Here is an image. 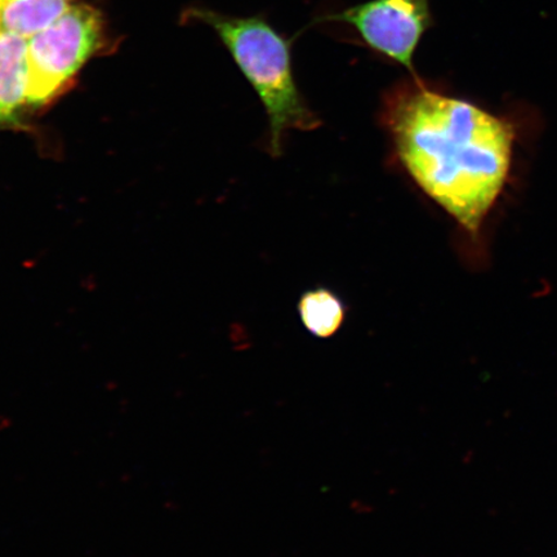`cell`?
<instances>
[{
	"label": "cell",
	"mask_w": 557,
	"mask_h": 557,
	"mask_svg": "<svg viewBox=\"0 0 557 557\" xmlns=\"http://www.w3.org/2000/svg\"><path fill=\"white\" fill-rule=\"evenodd\" d=\"M381 117L404 170L476 235L511 169V125L413 76L383 96Z\"/></svg>",
	"instance_id": "6da1fadb"
},
{
	"label": "cell",
	"mask_w": 557,
	"mask_h": 557,
	"mask_svg": "<svg viewBox=\"0 0 557 557\" xmlns=\"http://www.w3.org/2000/svg\"><path fill=\"white\" fill-rule=\"evenodd\" d=\"M186 15L187 20L212 27L259 95L269 116L271 156H282L285 132H309L322 125L297 88L292 69V41L267 18L226 16L207 9H194Z\"/></svg>",
	"instance_id": "7a4b0ae2"
},
{
	"label": "cell",
	"mask_w": 557,
	"mask_h": 557,
	"mask_svg": "<svg viewBox=\"0 0 557 557\" xmlns=\"http://www.w3.org/2000/svg\"><path fill=\"white\" fill-rule=\"evenodd\" d=\"M107 20L94 5L75 3L64 16L27 41L32 114L50 108L73 87L96 55L109 50Z\"/></svg>",
	"instance_id": "3957f363"
},
{
	"label": "cell",
	"mask_w": 557,
	"mask_h": 557,
	"mask_svg": "<svg viewBox=\"0 0 557 557\" xmlns=\"http://www.w3.org/2000/svg\"><path fill=\"white\" fill-rule=\"evenodd\" d=\"M324 20L352 27L373 52L420 78L413 60L424 33L434 24L429 0H371Z\"/></svg>",
	"instance_id": "277c9868"
},
{
	"label": "cell",
	"mask_w": 557,
	"mask_h": 557,
	"mask_svg": "<svg viewBox=\"0 0 557 557\" xmlns=\"http://www.w3.org/2000/svg\"><path fill=\"white\" fill-rule=\"evenodd\" d=\"M27 39L0 30V131H30Z\"/></svg>",
	"instance_id": "5b68a950"
},
{
	"label": "cell",
	"mask_w": 557,
	"mask_h": 557,
	"mask_svg": "<svg viewBox=\"0 0 557 557\" xmlns=\"http://www.w3.org/2000/svg\"><path fill=\"white\" fill-rule=\"evenodd\" d=\"M75 0H0V30L30 39L72 9Z\"/></svg>",
	"instance_id": "8992f818"
},
{
	"label": "cell",
	"mask_w": 557,
	"mask_h": 557,
	"mask_svg": "<svg viewBox=\"0 0 557 557\" xmlns=\"http://www.w3.org/2000/svg\"><path fill=\"white\" fill-rule=\"evenodd\" d=\"M299 318L313 337L331 338L343 326L346 306L337 295L326 288L306 292L298 302Z\"/></svg>",
	"instance_id": "52a82bcc"
}]
</instances>
